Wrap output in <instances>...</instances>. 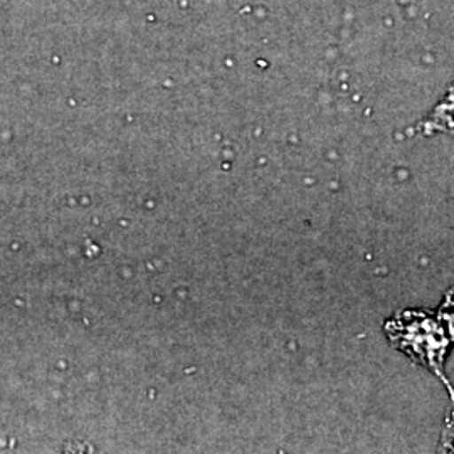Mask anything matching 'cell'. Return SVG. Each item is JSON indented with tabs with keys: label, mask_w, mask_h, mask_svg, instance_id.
Segmentation results:
<instances>
[{
	"label": "cell",
	"mask_w": 454,
	"mask_h": 454,
	"mask_svg": "<svg viewBox=\"0 0 454 454\" xmlns=\"http://www.w3.org/2000/svg\"><path fill=\"white\" fill-rule=\"evenodd\" d=\"M438 318L448 333V339L454 343V288L446 294V298L439 309Z\"/></svg>",
	"instance_id": "7a4b0ae2"
},
{
	"label": "cell",
	"mask_w": 454,
	"mask_h": 454,
	"mask_svg": "<svg viewBox=\"0 0 454 454\" xmlns=\"http://www.w3.org/2000/svg\"><path fill=\"white\" fill-rule=\"evenodd\" d=\"M390 343L403 350L407 357L429 372L438 375L448 386L454 399L453 389L444 375V360L450 348V339L438 315L424 309L401 311L386 325Z\"/></svg>",
	"instance_id": "6da1fadb"
},
{
	"label": "cell",
	"mask_w": 454,
	"mask_h": 454,
	"mask_svg": "<svg viewBox=\"0 0 454 454\" xmlns=\"http://www.w3.org/2000/svg\"><path fill=\"white\" fill-rule=\"evenodd\" d=\"M441 451L454 453V411L453 414L450 416V419L446 421V427H444L442 439H441Z\"/></svg>",
	"instance_id": "3957f363"
}]
</instances>
